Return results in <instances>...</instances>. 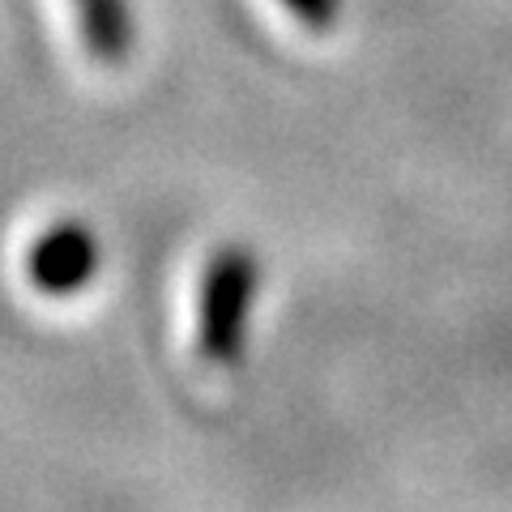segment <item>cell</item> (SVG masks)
<instances>
[{
    "label": "cell",
    "mask_w": 512,
    "mask_h": 512,
    "mask_svg": "<svg viewBox=\"0 0 512 512\" xmlns=\"http://www.w3.org/2000/svg\"><path fill=\"white\" fill-rule=\"evenodd\" d=\"M256 274L261 269H256V256L248 248H227L205 265L197 295V355L205 363L231 367L244 359Z\"/></svg>",
    "instance_id": "obj_1"
},
{
    "label": "cell",
    "mask_w": 512,
    "mask_h": 512,
    "mask_svg": "<svg viewBox=\"0 0 512 512\" xmlns=\"http://www.w3.org/2000/svg\"><path fill=\"white\" fill-rule=\"evenodd\" d=\"M99 269V239L82 222H56L26 252V278L43 295H77Z\"/></svg>",
    "instance_id": "obj_2"
},
{
    "label": "cell",
    "mask_w": 512,
    "mask_h": 512,
    "mask_svg": "<svg viewBox=\"0 0 512 512\" xmlns=\"http://www.w3.org/2000/svg\"><path fill=\"white\" fill-rule=\"evenodd\" d=\"M77 22H82V39L90 56L99 60H120L133 43V18H128L124 0H73Z\"/></svg>",
    "instance_id": "obj_3"
},
{
    "label": "cell",
    "mask_w": 512,
    "mask_h": 512,
    "mask_svg": "<svg viewBox=\"0 0 512 512\" xmlns=\"http://www.w3.org/2000/svg\"><path fill=\"white\" fill-rule=\"evenodd\" d=\"M282 5L312 30H329L333 22H338V13H342V0H282Z\"/></svg>",
    "instance_id": "obj_4"
}]
</instances>
